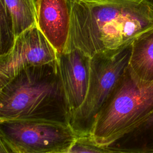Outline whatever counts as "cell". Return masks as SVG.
Wrapping results in <instances>:
<instances>
[{"instance_id": "obj_4", "label": "cell", "mask_w": 153, "mask_h": 153, "mask_svg": "<svg viewBox=\"0 0 153 153\" xmlns=\"http://www.w3.org/2000/svg\"><path fill=\"white\" fill-rule=\"evenodd\" d=\"M131 51L132 42L115 50L97 53L91 57L85 98L70 117L69 124L78 137H89L96 116L128 66Z\"/></svg>"}, {"instance_id": "obj_10", "label": "cell", "mask_w": 153, "mask_h": 153, "mask_svg": "<svg viewBox=\"0 0 153 153\" xmlns=\"http://www.w3.org/2000/svg\"><path fill=\"white\" fill-rule=\"evenodd\" d=\"M108 147L130 153H151L153 150V111Z\"/></svg>"}, {"instance_id": "obj_5", "label": "cell", "mask_w": 153, "mask_h": 153, "mask_svg": "<svg viewBox=\"0 0 153 153\" xmlns=\"http://www.w3.org/2000/svg\"><path fill=\"white\" fill-rule=\"evenodd\" d=\"M0 136L17 153H65L78 136L69 124L44 120L0 121Z\"/></svg>"}, {"instance_id": "obj_3", "label": "cell", "mask_w": 153, "mask_h": 153, "mask_svg": "<svg viewBox=\"0 0 153 153\" xmlns=\"http://www.w3.org/2000/svg\"><path fill=\"white\" fill-rule=\"evenodd\" d=\"M153 111V82H139L128 68L96 116L90 139L108 147Z\"/></svg>"}, {"instance_id": "obj_8", "label": "cell", "mask_w": 153, "mask_h": 153, "mask_svg": "<svg viewBox=\"0 0 153 153\" xmlns=\"http://www.w3.org/2000/svg\"><path fill=\"white\" fill-rule=\"evenodd\" d=\"M36 25L55 49L57 56L65 51L71 29L68 0H36Z\"/></svg>"}, {"instance_id": "obj_7", "label": "cell", "mask_w": 153, "mask_h": 153, "mask_svg": "<svg viewBox=\"0 0 153 153\" xmlns=\"http://www.w3.org/2000/svg\"><path fill=\"white\" fill-rule=\"evenodd\" d=\"M91 57L77 48L57 56V65L71 114L84 102L88 88Z\"/></svg>"}, {"instance_id": "obj_6", "label": "cell", "mask_w": 153, "mask_h": 153, "mask_svg": "<svg viewBox=\"0 0 153 153\" xmlns=\"http://www.w3.org/2000/svg\"><path fill=\"white\" fill-rule=\"evenodd\" d=\"M57 60L55 49L36 25L16 38L11 50L0 56V88L26 68Z\"/></svg>"}, {"instance_id": "obj_13", "label": "cell", "mask_w": 153, "mask_h": 153, "mask_svg": "<svg viewBox=\"0 0 153 153\" xmlns=\"http://www.w3.org/2000/svg\"><path fill=\"white\" fill-rule=\"evenodd\" d=\"M65 153H130L100 146L92 141L89 137H79L72 147Z\"/></svg>"}, {"instance_id": "obj_2", "label": "cell", "mask_w": 153, "mask_h": 153, "mask_svg": "<svg viewBox=\"0 0 153 153\" xmlns=\"http://www.w3.org/2000/svg\"><path fill=\"white\" fill-rule=\"evenodd\" d=\"M70 117L57 60L26 68L0 88V121L44 120L69 124Z\"/></svg>"}, {"instance_id": "obj_12", "label": "cell", "mask_w": 153, "mask_h": 153, "mask_svg": "<svg viewBox=\"0 0 153 153\" xmlns=\"http://www.w3.org/2000/svg\"><path fill=\"white\" fill-rule=\"evenodd\" d=\"M16 41L11 16L4 3L0 0V56L8 54Z\"/></svg>"}, {"instance_id": "obj_15", "label": "cell", "mask_w": 153, "mask_h": 153, "mask_svg": "<svg viewBox=\"0 0 153 153\" xmlns=\"http://www.w3.org/2000/svg\"><path fill=\"white\" fill-rule=\"evenodd\" d=\"M151 153H153V150H152V152H151Z\"/></svg>"}, {"instance_id": "obj_14", "label": "cell", "mask_w": 153, "mask_h": 153, "mask_svg": "<svg viewBox=\"0 0 153 153\" xmlns=\"http://www.w3.org/2000/svg\"><path fill=\"white\" fill-rule=\"evenodd\" d=\"M0 153H17L2 137L0 136Z\"/></svg>"}, {"instance_id": "obj_11", "label": "cell", "mask_w": 153, "mask_h": 153, "mask_svg": "<svg viewBox=\"0 0 153 153\" xmlns=\"http://www.w3.org/2000/svg\"><path fill=\"white\" fill-rule=\"evenodd\" d=\"M9 11L16 39L23 32L36 25V0H1Z\"/></svg>"}, {"instance_id": "obj_1", "label": "cell", "mask_w": 153, "mask_h": 153, "mask_svg": "<svg viewBox=\"0 0 153 153\" xmlns=\"http://www.w3.org/2000/svg\"><path fill=\"white\" fill-rule=\"evenodd\" d=\"M68 1L71 20L65 50L77 48L91 57L130 43L153 28V0Z\"/></svg>"}, {"instance_id": "obj_9", "label": "cell", "mask_w": 153, "mask_h": 153, "mask_svg": "<svg viewBox=\"0 0 153 153\" xmlns=\"http://www.w3.org/2000/svg\"><path fill=\"white\" fill-rule=\"evenodd\" d=\"M128 68L139 82H153V28L144 32L132 42Z\"/></svg>"}]
</instances>
